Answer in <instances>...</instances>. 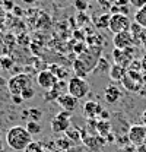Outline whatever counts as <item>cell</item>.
<instances>
[{
  "instance_id": "ba28073f",
  "label": "cell",
  "mask_w": 146,
  "mask_h": 152,
  "mask_svg": "<svg viewBox=\"0 0 146 152\" xmlns=\"http://www.w3.org/2000/svg\"><path fill=\"white\" fill-rule=\"evenodd\" d=\"M112 42H114V48H118V50H127L131 48L133 44H134V37L133 34L127 31V32H121V34H115L112 38Z\"/></svg>"
},
{
  "instance_id": "e0dca14e",
  "label": "cell",
  "mask_w": 146,
  "mask_h": 152,
  "mask_svg": "<svg viewBox=\"0 0 146 152\" xmlns=\"http://www.w3.org/2000/svg\"><path fill=\"white\" fill-rule=\"evenodd\" d=\"M110 18H111V15H110V13H102L99 18L95 19V25H96L98 28H108Z\"/></svg>"
},
{
  "instance_id": "7c38bea8",
  "label": "cell",
  "mask_w": 146,
  "mask_h": 152,
  "mask_svg": "<svg viewBox=\"0 0 146 152\" xmlns=\"http://www.w3.org/2000/svg\"><path fill=\"white\" fill-rule=\"evenodd\" d=\"M121 98V91L115 86V85H108L104 89V99L108 104H115L118 102V99Z\"/></svg>"
},
{
  "instance_id": "7402d4cb",
  "label": "cell",
  "mask_w": 146,
  "mask_h": 152,
  "mask_svg": "<svg viewBox=\"0 0 146 152\" xmlns=\"http://www.w3.org/2000/svg\"><path fill=\"white\" fill-rule=\"evenodd\" d=\"M128 3H130L134 9H137V10L146 6V0H128Z\"/></svg>"
},
{
  "instance_id": "cb8c5ba5",
  "label": "cell",
  "mask_w": 146,
  "mask_h": 152,
  "mask_svg": "<svg viewBox=\"0 0 146 152\" xmlns=\"http://www.w3.org/2000/svg\"><path fill=\"white\" fill-rule=\"evenodd\" d=\"M140 120H142V123H140V124H143V126L146 127V110L142 113V115H140Z\"/></svg>"
},
{
  "instance_id": "603a6c76",
  "label": "cell",
  "mask_w": 146,
  "mask_h": 152,
  "mask_svg": "<svg viewBox=\"0 0 146 152\" xmlns=\"http://www.w3.org/2000/svg\"><path fill=\"white\" fill-rule=\"evenodd\" d=\"M12 99H13V102H15V104H19V102H22V101H23L20 95H12Z\"/></svg>"
},
{
  "instance_id": "ac0fdd59",
  "label": "cell",
  "mask_w": 146,
  "mask_h": 152,
  "mask_svg": "<svg viewBox=\"0 0 146 152\" xmlns=\"http://www.w3.org/2000/svg\"><path fill=\"white\" fill-rule=\"evenodd\" d=\"M23 152H42V145H41L39 142L32 140V142L26 146V149H25Z\"/></svg>"
},
{
  "instance_id": "3957f363",
  "label": "cell",
  "mask_w": 146,
  "mask_h": 152,
  "mask_svg": "<svg viewBox=\"0 0 146 152\" xmlns=\"http://www.w3.org/2000/svg\"><path fill=\"white\" fill-rule=\"evenodd\" d=\"M89 92H91V86L86 82V79L77 77V76H73L72 79H69V82H67V94L74 96L76 99L85 98Z\"/></svg>"
},
{
  "instance_id": "4316f807",
  "label": "cell",
  "mask_w": 146,
  "mask_h": 152,
  "mask_svg": "<svg viewBox=\"0 0 146 152\" xmlns=\"http://www.w3.org/2000/svg\"><path fill=\"white\" fill-rule=\"evenodd\" d=\"M23 3H26V4H32V3H36L38 0H22Z\"/></svg>"
},
{
  "instance_id": "ffe728a7",
  "label": "cell",
  "mask_w": 146,
  "mask_h": 152,
  "mask_svg": "<svg viewBox=\"0 0 146 152\" xmlns=\"http://www.w3.org/2000/svg\"><path fill=\"white\" fill-rule=\"evenodd\" d=\"M34 95H35V89H34V86H31V88H28V89H25L20 96H22V99L23 101H28V99H32L34 98Z\"/></svg>"
},
{
  "instance_id": "5b68a950",
  "label": "cell",
  "mask_w": 146,
  "mask_h": 152,
  "mask_svg": "<svg viewBox=\"0 0 146 152\" xmlns=\"http://www.w3.org/2000/svg\"><path fill=\"white\" fill-rule=\"evenodd\" d=\"M70 126V113L61 110L57 113L51 120V130L54 133H63L66 132Z\"/></svg>"
},
{
  "instance_id": "9a60e30c",
  "label": "cell",
  "mask_w": 146,
  "mask_h": 152,
  "mask_svg": "<svg viewBox=\"0 0 146 152\" xmlns=\"http://www.w3.org/2000/svg\"><path fill=\"white\" fill-rule=\"evenodd\" d=\"M134 19H136V23H137V25H140L142 28L146 29V6L142 7V9H139V10L136 12Z\"/></svg>"
},
{
  "instance_id": "5bb4252c",
  "label": "cell",
  "mask_w": 146,
  "mask_h": 152,
  "mask_svg": "<svg viewBox=\"0 0 146 152\" xmlns=\"http://www.w3.org/2000/svg\"><path fill=\"white\" fill-rule=\"evenodd\" d=\"M73 69H74V72H76V76H77V77H83V79H85V76L89 73V70L85 67V64H83L79 58L74 60V63H73Z\"/></svg>"
},
{
  "instance_id": "f1b7e54d",
  "label": "cell",
  "mask_w": 146,
  "mask_h": 152,
  "mask_svg": "<svg viewBox=\"0 0 146 152\" xmlns=\"http://www.w3.org/2000/svg\"><path fill=\"white\" fill-rule=\"evenodd\" d=\"M136 152H139V151H136Z\"/></svg>"
},
{
  "instance_id": "4fadbf2b",
  "label": "cell",
  "mask_w": 146,
  "mask_h": 152,
  "mask_svg": "<svg viewBox=\"0 0 146 152\" xmlns=\"http://www.w3.org/2000/svg\"><path fill=\"white\" fill-rule=\"evenodd\" d=\"M101 113H102V107L98 102H95V101H88L83 105V114L88 118H93L96 115H101Z\"/></svg>"
},
{
  "instance_id": "6da1fadb",
  "label": "cell",
  "mask_w": 146,
  "mask_h": 152,
  "mask_svg": "<svg viewBox=\"0 0 146 152\" xmlns=\"http://www.w3.org/2000/svg\"><path fill=\"white\" fill-rule=\"evenodd\" d=\"M32 142V134L26 130L25 126H12L6 132V145L16 152H23L26 146Z\"/></svg>"
},
{
  "instance_id": "83f0119b",
  "label": "cell",
  "mask_w": 146,
  "mask_h": 152,
  "mask_svg": "<svg viewBox=\"0 0 146 152\" xmlns=\"http://www.w3.org/2000/svg\"><path fill=\"white\" fill-rule=\"evenodd\" d=\"M145 143H146V140H145Z\"/></svg>"
},
{
  "instance_id": "44dd1931",
  "label": "cell",
  "mask_w": 146,
  "mask_h": 152,
  "mask_svg": "<svg viewBox=\"0 0 146 152\" xmlns=\"http://www.w3.org/2000/svg\"><path fill=\"white\" fill-rule=\"evenodd\" d=\"M74 6L76 9H79L80 12H85L89 7V1L88 0H74Z\"/></svg>"
},
{
  "instance_id": "d6986e66",
  "label": "cell",
  "mask_w": 146,
  "mask_h": 152,
  "mask_svg": "<svg viewBox=\"0 0 146 152\" xmlns=\"http://www.w3.org/2000/svg\"><path fill=\"white\" fill-rule=\"evenodd\" d=\"M28 114L31 115V120L32 121H39V118L42 117V111L39 110V108H31Z\"/></svg>"
},
{
  "instance_id": "7a4b0ae2",
  "label": "cell",
  "mask_w": 146,
  "mask_h": 152,
  "mask_svg": "<svg viewBox=\"0 0 146 152\" xmlns=\"http://www.w3.org/2000/svg\"><path fill=\"white\" fill-rule=\"evenodd\" d=\"M6 86H7L10 95H20L25 89L32 86V79H31V76L26 75V73H18V75L12 76L7 80Z\"/></svg>"
},
{
  "instance_id": "9c48e42d",
  "label": "cell",
  "mask_w": 146,
  "mask_h": 152,
  "mask_svg": "<svg viewBox=\"0 0 146 152\" xmlns=\"http://www.w3.org/2000/svg\"><path fill=\"white\" fill-rule=\"evenodd\" d=\"M57 101H58V105H60L64 111H67V113H73V111L77 108V102H79V99H76L74 96H72V95L67 94V92L58 95Z\"/></svg>"
},
{
  "instance_id": "d4e9b609",
  "label": "cell",
  "mask_w": 146,
  "mask_h": 152,
  "mask_svg": "<svg viewBox=\"0 0 146 152\" xmlns=\"http://www.w3.org/2000/svg\"><path fill=\"white\" fill-rule=\"evenodd\" d=\"M6 85H7V80H6L4 77L0 76V86H6Z\"/></svg>"
},
{
  "instance_id": "484cf974",
  "label": "cell",
  "mask_w": 146,
  "mask_h": 152,
  "mask_svg": "<svg viewBox=\"0 0 146 152\" xmlns=\"http://www.w3.org/2000/svg\"><path fill=\"white\" fill-rule=\"evenodd\" d=\"M137 151H139V152H146V143H143V145H140V146L137 148Z\"/></svg>"
},
{
  "instance_id": "8992f818",
  "label": "cell",
  "mask_w": 146,
  "mask_h": 152,
  "mask_svg": "<svg viewBox=\"0 0 146 152\" xmlns=\"http://www.w3.org/2000/svg\"><path fill=\"white\" fill-rule=\"evenodd\" d=\"M128 142L131 145H134L136 148H139L140 145H143L146 140V127L143 124H133L128 129Z\"/></svg>"
},
{
  "instance_id": "52a82bcc",
  "label": "cell",
  "mask_w": 146,
  "mask_h": 152,
  "mask_svg": "<svg viewBox=\"0 0 146 152\" xmlns=\"http://www.w3.org/2000/svg\"><path fill=\"white\" fill-rule=\"evenodd\" d=\"M36 83L39 85V88H42L44 91H51L54 89L55 85L58 83L55 73L50 72V70H42L36 76Z\"/></svg>"
},
{
  "instance_id": "30bf717a",
  "label": "cell",
  "mask_w": 146,
  "mask_h": 152,
  "mask_svg": "<svg viewBox=\"0 0 146 152\" xmlns=\"http://www.w3.org/2000/svg\"><path fill=\"white\" fill-rule=\"evenodd\" d=\"M131 53H133V47L131 48H127V50H118V48H114L112 51V56L115 58V63L117 64H121V66H127L128 63L131 61Z\"/></svg>"
},
{
  "instance_id": "8fae6325",
  "label": "cell",
  "mask_w": 146,
  "mask_h": 152,
  "mask_svg": "<svg viewBox=\"0 0 146 152\" xmlns=\"http://www.w3.org/2000/svg\"><path fill=\"white\" fill-rule=\"evenodd\" d=\"M108 75H110V79H111L112 82H123V79L127 75V69H126L124 66L115 63V64H112V66L110 67Z\"/></svg>"
},
{
  "instance_id": "277c9868",
  "label": "cell",
  "mask_w": 146,
  "mask_h": 152,
  "mask_svg": "<svg viewBox=\"0 0 146 152\" xmlns=\"http://www.w3.org/2000/svg\"><path fill=\"white\" fill-rule=\"evenodd\" d=\"M131 28V20L127 15L123 13H111L108 23V29L115 35V34H121V32H127Z\"/></svg>"
},
{
  "instance_id": "2e32d148",
  "label": "cell",
  "mask_w": 146,
  "mask_h": 152,
  "mask_svg": "<svg viewBox=\"0 0 146 152\" xmlns=\"http://www.w3.org/2000/svg\"><path fill=\"white\" fill-rule=\"evenodd\" d=\"M25 127H26V130L31 133L32 136H34V134H39L41 130H42V129H41V124H39L38 121H32V120H29Z\"/></svg>"
}]
</instances>
